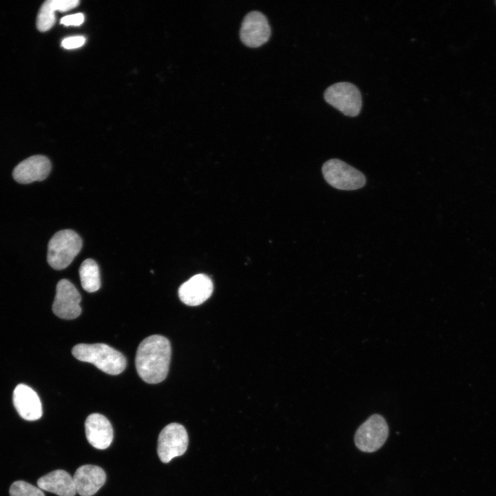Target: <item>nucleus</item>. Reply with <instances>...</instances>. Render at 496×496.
<instances>
[{"label":"nucleus","mask_w":496,"mask_h":496,"mask_svg":"<svg viewBox=\"0 0 496 496\" xmlns=\"http://www.w3.org/2000/svg\"><path fill=\"white\" fill-rule=\"evenodd\" d=\"M81 296L74 285L68 280H59L52 304L53 313L62 319L71 320L80 316Z\"/></svg>","instance_id":"obj_8"},{"label":"nucleus","mask_w":496,"mask_h":496,"mask_svg":"<svg viewBox=\"0 0 496 496\" xmlns=\"http://www.w3.org/2000/svg\"><path fill=\"white\" fill-rule=\"evenodd\" d=\"M85 431L88 442L97 449L108 448L113 440L112 424L107 417L100 413H92L87 416Z\"/></svg>","instance_id":"obj_13"},{"label":"nucleus","mask_w":496,"mask_h":496,"mask_svg":"<svg viewBox=\"0 0 496 496\" xmlns=\"http://www.w3.org/2000/svg\"><path fill=\"white\" fill-rule=\"evenodd\" d=\"M188 446V435L185 428L178 423L167 424L158 438L157 453L160 460L168 463L173 458L183 455Z\"/></svg>","instance_id":"obj_7"},{"label":"nucleus","mask_w":496,"mask_h":496,"mask_svg":"<svg viewBox=\"0 0 496 496\" xmlns=\"http://www.w3.org/2000/svg\"><path fill=\"white\" fill-rule=\"evenodd\" d=\"M85 42V38L83 36H74L65 38L61 41V46L65 49H74L81 47Z\"/></svg>","instance_id":"obj_19"},{"label":"nucleus","mask_w":496,"mask_h":496,"mask_svg":"<svg viewBox=\"0 0 496 496\" xmlns=\"http://www.w3.org/2000/svg\"><path fill=\"white\" fill-rule=\"evenodd\" d=\"M81 247L82 240L74 231H59L52 236L48 242V262L54 269H63L70 265Z\"/></svg>","instance_id":"obj_3"},{"label":"nucleus","mask_w":496,"mask_h":496,"mask_svg":"<svg viewBox=\"0 0 496 496\" xmlns=\"http://www.w3.org/2000/svg\"><path fill=\"white\" fill-rule=\"evenodd\" d=\"M9 492L10 496H45L41 488L21 480L13 482Z\"/></svg>","instance_id":"obj_18"},{"label":"nucleus","mask_w":496,"mask_h":496,"mask_svg":"<svg viewBox=\"0 0 496 496\" xmlns=\"http://www.w3.org/2000/svg\"><path fill=\"white\" fill-rule=\"evenodd\" d=\"M72 353L77 360L92 363L110 375H118L126 367L125 356L106 344H78L72 348Z\"/></svg>","instance_id":"obj_2"},{"label":"nucleus","mask_w":496,"mask_h":496,"mask_svg":"<svg viewBox=\"0 0 496 496\" xmlns=\"http://www.w3.org/2000/svg\"><path fill=\"white\" fill-rule=\"evenodd\" d=\"M51 167L48 158L43 155H34L20 162L14 168L12 176L21 184L42 181L48 176Z\"/></svg>","instance_id":"obj_10"},{"label":"nucleus","mask_w":496,"mask_h":496,"mask_svg":"<svg viewBox=\"0 0 496 496\" xmlns=\"http://www.w3.org/2000/svg\"><path fill=\"white\" fill-rule=\"evenodd\" d=\"M37 486L42 490L54 493L59 496H74L76 490L73 477L65 471L55 470L37 481Z\"/></svg>","instance_id":"obj_15"},{"label":"nucleus","mask_w":496,"mask_h":496,"mask_svg":"<svg viewBox=\"0 0 496 496\" xmlns=\"http://www.w3.org/2000/svg\"><path fill=\"white\" fill-rule=\"evenodd\" d=\"M12 400L17 411L23 419L34 421L42 416L40 398L30 386L23 384H18L13 391Z\"/></svg>","instance_id":"obj_12"},{"label":"nucleus","mask_w":496,"mask_h":496,"mask_svg":"<svg viewBox=\"0 0 496 496\" xmlns=\"http://www.w3.org/2000/svg\"><path fill=\"white\" fill-rule=\"evenodd\" d=\"M270 35V25L262 12L251 11L246 14L240 30V37L245 45L258 48L265 43Z\"/></svg>","instance_id":"obj_9"},{"label":"nucleus","mask_w":496,"mask_h":496,"mask_svg":"<svg viewBox=\"0 0 496 496\" xmlns=\"http://www.w3.org/2000/svg\"><path fill=\"white\" fill-rule=\"evenodd\" d=\"M81 283L84 290L95 292L101 287L99 268L95 260L91 258L85 260L79 268Z\"/></svg>","instance_id":"obj_16"},{"label":"nucleus","mask_w":496,"mask_h":496,"mask_svg":"<svg viewBox=\"0 0 496 496\" xmlns=\"http://www.w3.org/2000/svg\"><path fill=\"white\" fill-rule=\"evenodd\" d=\"M388 435L389 426L385 419L379 414H373L358 428L354 441L361 451L373 453L382 446Z\"/></svg>","instance_id":"obj_6"},{"label":"nucleus","mask_w":496,"mask_h":496,"mask_svg":"<svg viewBox=\"0 0 496 496\" xmlns=\"http://www.w3.org/2000/svg\"><path fill=\"white\" fill-rule=\"evenodd\" d=\"M322 172L325 180L338 189L355 190L366 183V178L361 172L338 158L326 161Z\"/></svg>","instance_id":"obj_4"},{"label":"nucleus","mask_w":496,"mask_h":496,"mask_svg":"<svg viewBox=\"0 0 496 496\" xmlns=\"http://www.w3.org/2000/svg\"><path fill=\"white\" fill-rule=\"evenodd\" d=\"M84 21V15L82 13H77L63 17L60 23L65 25H80Z\"/></svg>","instance_id":"obj_20"},{"label":"nucleus","mask_w":496,"mask_h":496,"mask_svg":"<svg viewBox=\"0 0 496 496\" xmlns=\"http://www.w3.org/2000/svg\"><path fill=\"white\" fill-rule=\"evenodd\" d=\"M211 280L206 275L196 274L180 285V300L188 306H198L206 301L213 291Z\"/></svg>","instance_id":"obj_11"},{"label":"nucleus","mask_w":496,"mask_h":496,"mask_svg":"<svg viewBox=\"0 0 496 496\" xmlns=\"http://www.w3.org/2000/svg\"><path fill=\"white\" fill-rule=\"evenodd\" d=\"M327 103L346 116H356L362 105L358 88L349 82H339L327 88L324 94Z\"/></svg>","instance_id":"obj_5"},{"label":"nucleus","mask_w":496,"mask_h":496,"mask_svg":"<svg viewBox=\"0 0 496 496\" xmlns=\"http://www.w3.org/2000/svg\"><path fill=\"white\" fill-rule=\"evenodd\" d=\"M73 479L76 492L81 496H92L105 484L106 475L101 467L86 464L76 469Z\"/></svg>","instance_id":"obj_14"},{"label":"nucleus","mask_w":496,"mask_h":496,"mask_svg":"<svg viewBox=\"0 0 496 496\" xmlns=\"http://www.w3.org/2000/svg\"><path fill=\"white\" fill-rule=\"evenodd\" d=\"M171 352L170 342L165 337L152 335L145 338L137 349L135 359L140 378L149 384L164 380L169 371Z\"/></svg>","instance_id":"obj_1"},{"label":"nucleus","mask_w":496,"mask_h":496,"mask_svg":"<svg viewBox=\"0 0 496 496\" xmlns=\"http://www.w3.org/2000/svg\"><path fill=\"white\" fill-rule=\"evenodd\" d=\"M56 10L55 0H48L43 3L37 18V27L39 31H48L54 25Z\"/></svg>","instance_id":"obj_17"}]
</instances>
